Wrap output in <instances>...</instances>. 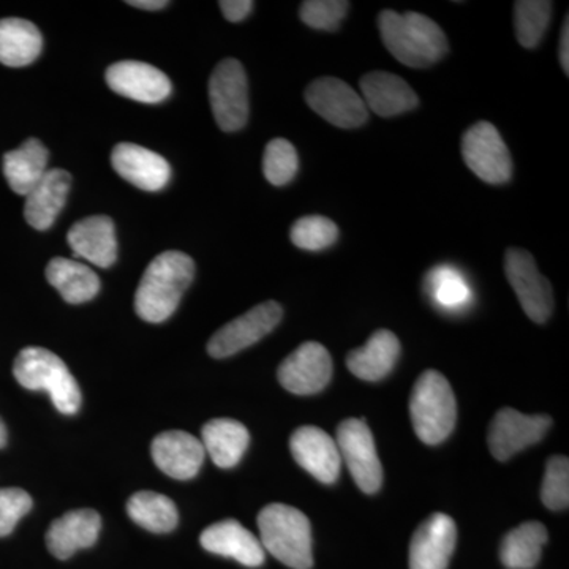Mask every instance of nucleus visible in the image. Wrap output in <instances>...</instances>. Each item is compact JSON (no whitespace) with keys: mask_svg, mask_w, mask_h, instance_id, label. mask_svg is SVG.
Masks as SVG:
<instances>
[{"mask_svg":"<svg viewBox=\"0 0 569 569\" xmlns=\"http://www.w3.org/2000/svg\"><path fill=\"white\" fill-rule=\"evenodd\" d=\"M7 438H9V433H7V427L3 425L2 419H0V449L6 448Z\"/></svg>","mask_w":569,"mask_h":569,"instance_id":"nucleus-41","label":"nucleus"},{"mask_svg":"<svg viewBox=\"0 0 569 569\" xmlns=\"http://www.w3.org/2000/svg\"><path fill=\"white\" fill-rule=\"evenodd\" d=\"M463 160L481 181L500 186L512 176V159L507 142L490 122L471 126L462 137Z\"/></svg>","mask_w":569,"mask_h":569,"instance_id":"nucleus-8","label":"nucleus"},{"mask_svg":"<svg viewBox=\"0 0 569 569\" xmlns=\"http://www.w3.org/2000/svg\"><path fill=\"white\" fill-rule=\"evenodd\" d=\"M116 173L146 192H159L171 178L170 163L159 153L133 142H121L111 153Z\"/></svg>","mask_w":569,"mask_h":569,"instance_id":"nucleus-17","label":"nucleus"},{"mask_svg":"<svg viewBox=\"0 0 569 569\" xmlns=\"http://www.w3.org/2000/svg\"><path fill=\"white\" fill-rule=\"evenodd\" d=\"M348 10L350 2L346 0H306L299 9V17L309 28L335 32L346 20Z\"/></svg>","mask_w":569,"mask_h":569,"instance_id":"nucleus-36","label":"nucleus"},{"mask_svg":"<svg viewBox=\"0 0 569 569\" xmlns=\"http://www.w3.org/2000/svg\"><path fill=\"white\" fill-rule=\"evenodd\" d=\"M204 451L220 468L238 466L250 443V433L244 425L234 419H212L203 427L201 437Z\"/></svg>","mask_w":569,"mask_h":569,"instance_id":"nucleus-26","label":"nucleus"},{"mask_svg":"<svg viewBox=\"0 0 569 569\" xmlns=\"http://www.w3.org/2000/svg\"><path fill=\"white\" fill-rule=\"evenodd\" d=\"M381 40L392 56L411 69H427L448 54L449 44L443 29L417 11L397 13L383 10L378 14Z\"/></svg>","mask_w":569,"mask_h":569,"instance_id":"nucleus-1","label":"nucleus"},{"mask_svg":"<svg viewBox=\"0 0 569 569\" xmlns=\"http://www.w3.org/2000/svg\"><path fill=\"white\" fill-rule=\"evenodd\" d=\"M47 279L69 305L91 301L100 291V279L96 272L67 258H52L47 268Z\"/></svg>","mask_w":569,"mask_h":569,"instance_id":"nucleus-28","label":"nucleus"},{"mask_svg":"<svg viewBox=\"0 0 569 569\" xmlns=\"http://www.w3.org/2000/svg\"><path fill=\"white\" fill-rule=\"evenodd\" d=\"M219 7L228 21L241 22L249 17L254 3L252 0H222V2H219Z\"/></svg>","mask_w":569,"mask_h":569,"instance_id":"nucleus-38","label":"nucleus"},{"mask_svg":"<svg viewBox=\"0 0 569 569\" xmlns=\"http://www.w3.org/2000/svg\"><path fill=\"white\" fill-rule=\"evenodd\" d=\"M108 86L127 99L141 103H160L171 93V81L162 70L138 61L114 63L107 70Z\"/></svg>","mask_w":569,"mask_h":569,"instance_id":"nucleus-16","label":"nucleus"},{"mask_svg":"<svg viewBox=\"0 0 569 569\" xmlns=\"http://www.w3.org/2000/svg\"><path fill=\"white\" fill-rule=\"evenodd\" d=\"M410 418L422 443H441L458 421V403L447 378L437 370L419 376L410 396Z\"/></svg>","mask_w":569,"mask_h":569,"instance_id":"nucleus-4","label":"nucleus"},{"mask_svg":"<svg viewBox=\"0 0 569 569\" xmlns=\"http://www.w3.org/2000/svg\"><path fill=\"white\" fill-rule=\"evenodd\" d=\"M127 512L134 523L152 533H168L178 526V508L173 500L151 490L134 493L127 503Z\"/></svg>","mask_w":569,"mask_h":569,"instance_id":"nucleus-30","label":"nucleus"},{"mask_svg":"<svg viewBox=\"0 0 569 569\" xmlns=\"http://www.w3.org/2000/svg\"><path fill=\"white\" fill-rule=\"evenodd\" d=\"M458 542V527L443 512H433L415 531L410 542V569H448Z\"/></svg>","mask_w":569,"mask_h":569,"instance_id":"nucleus-14","label":"nucleus"},{"mask_svg":"<svg viewBox=\"0 0 569 569\" xmlns=\"http://www.w3.org/2000/svg\"><path fill=\"white\" fill-rule=\"evenodd\" d=\"M282 317L283 309L279 302L266 301L263 305L253 307L244 316L224 325L211 337L208 353L216 359L239 353L274 331L276 326L282 321Z\"/></svg>","mask_w":569,"mask_h":569,"instance_id":"nucleus-11","label":"nucleus"},{"mask_svg":"<svg viewBox=\"0 0 569 569\" xmlns=\"http://www.w3.org/2000/svg\"><path fill=\"white\" fill-rule=\"evenodd\" d=\"M306 102L325 121L339 129H358L369 119L362 97L339 78L325 77L310 82Z\"/></svg>","mask_w":569,"mask_h":569,"instance_id":"nucleus-10","label":"nucleus"},{"mask_svg":"<svg viewBox=\"0 0 569 569\" xmlns=\"http://www.w3.org/2000/svg\"><path fill=\"white\" fill-rule=\"evenodd\" d=\"M204 447L201 440L182 432L160 433L152 441V459L164 475L174 479H192L197 477L204 462Z\"/></svg>","mask_w":569,"mask_h":569,"instance_id":"nucleus-18","label":"nucleus"},{"mask_svg":"<svg viewBox=\"0 0 569 569\" xmlns=\"http://www.w3.org/2000/svg\"><path fill=\"white\" fill-rule=\"evenodd\" d=\"M291 455L296 462L323 485L337 481L342 467L335 438L316 426H302L291 436Z\"/></svg>","mask_w":569,"mask_h":569,"instance_id":"nucleus-15","label":"nucleus"},{"mask_svg":"<svg viewBox=\"0 0 569 569\" xmlns=\"http://www.w3.org/2000/svg\"><path fill=\"white\" fill-rule=\"evenodd\" d=\"M67 241L74 254L99 268H110L118 258L114 222L110 217L93 216L70 228Z\"/></svg>","mask_w":569,"mask_h":569,"instance_id":"nucleus-22","label":"nucleus"},{"mask_svg":"<svg viewBox=\"0 0 569 569\" xmlns=\"http://www.w3.org/2000/svg\"><path fill=\"white\" fill-rule=\"evenodd\" d=\"M290 236L291 242L298 249L320 252L336 244L339 239V228L328 217L307 216L296 220Z\"/></svg>","mask_w":569,"mask_h":569,"instance_id":"nucleus-33","label":"nucleus"},{"mask_svg":"<svg viewBox=\"0 0 569 569\" xmlns=\"http://www.w3.org/2000/svg\"><path fill=\"white\" fill-rule=\"evenodd\" d=\"M71 176L61 168L44 173L41 181L26 194L24 217L36 230L44 231L52 227L67 203Z\"/></svg>","mask_w":569,"mask_h":569,"instance_id":"nucleus-23","label":"nucleus"},{"mask_svg":"<svg viewBox=\"0 0 569 569\" xmlns=\"http://www.w3.org/2000/svg\"><path fill=\"white\" fill-rule=\"evenodd\" d=\"M209 102L217 126L223 132H238L249 119V82L244 67L236 59H224L209 80Z\"/></svg>","mask_w":569,"mask_h":569,"instance_id":"nucleus-6","label":"nucleus"},{"mask_svg":"<svg viewBox=\"0 0 569 569\" xmlns=\"http://www.w3.org/2000/svg\"><path fill=\"white\" fill-rule=\"evenodd\" d=\"M560 66L563 69L565 74H569V17L565 18L563 28L560 33V47H559Z\"/></svg>","mask_w":569,"mask_h":569,"instance_id":"nucleus-39","label":"nucleus"},{"mask_svg":"<svg viewBox=\"0 0 569 569\" xmlns=\"http://www.w3.org/2000/svg\"><path fill=\"white\" fill-rule=\"evenodd\" d=\"M277 377L280 385L293 395H317L331 381V355L321 343H302L287 359H283Z\"/></svg>","mask_w":569,"mask_h":569,"instance_id":"nucleus-13","label":"nucleus"},{"mask_svg":"<svg viewBox=\"0 0 569 569\" xmlns=\"http://www.w3.org/2000/svg\"><path fill=\"white\" fill-rule=\"evenodd\" d=\"M299 170V157L295 146L283 138H276L266 146L263 171L269 183L276 187L293 181Z\"/></svg>","mask_w":569,"mask_h":569,"instance_id":"nucleus-34","label":"nucleus"},{"mask_svg":"<svg viewBox=\"0 0 569 569\" xmlns=\"http://www.w3.org/2000/svg\"><path fill=\"white\" fill-rule=\"evenodd\" d=\"M505 272L527 317L535 323H546L553 312L552 287L539 272L531 253L516 247L508 249L505 254Z\"/></svg>","mask_w":569,"mask_h":569,"instance_id":"nucleus-9","label":"nucleus"},{"mask_svg":"<svg viewBox=\"0 0 569 569\" xmlns=\"http://www.w3.org/2000/svg\"><path fill=\"white\" fill-rule=\"evenodd\" d=\"M200 541L208 552L234 559L244 567L257 568L264 563L266 552L260 539L238 520L228 519L213 523L201 533Z\"/></svg>","mask_w":569,"mask_h":569,"instance_id":"nucleus-20","label":"nucleus"},{"mask_svg":"<svg viewBox=\"0 0 569 569\" xmlns=\"http://www.w3.org/2000/svg\"><path fill=\"white\" fill-rule=\"evenodd\" d=\"M552 426V419L548 415L520 413L512 408H503L497 411L489 426L488 443L493 458L505 462L512 456L533 447L545 438Z\"/></svg>","mask_w":569,"mask_h":569,"instance_id":"nucleus-12","label":"nucleus"},{"mask_svg":"<svg viewBox=\"0 0 569 569\" xmlns=\"http://www.w3.org/2000/svg\"><path fill=\"white\" fill-rule=\"evenodd\" d=\"M193 276L194 263L189 254L170 250L153 258L134 296L138 317L148 323L168 320L178 309Z\"/></svg>","mask_w":569,"mask_h":569,"instance_id":"nucleus-2","label":"nucleus"},{"mask_svg":"<svg viewBox=\"0 0 569 569\" xmlns=\"http://www.w3.org/2000/svg\"><path fill=\"white\" fill-rule=\"evenodd\" d=\"M548 538V530L541 522L522 523L501 541V563L509 569H533L541 560Z\"/></svg>","mask_w":569,"mask_h":569,"instance_id":"nucleus-29","label":"nucleus"},{"mask_svg":"<svg viewBox=\"0 0 569 569\" xmlns=\"http://www.w3.org/2000/svg\"><path fill=\"white\" fill-rule=\"evenodd\" d=\"M13 376L22 388L50 392L52 403L63 415L81 407V391L69 367L47 348L28 347L14 359Z\"/></svg>","mask_w":569,"mask_h":569,"instance_id":"nucleus-5","label":"nucleus"},{"mask_svg":"<svg viewBox=\"0 0 569 569\" xmlns=\"http://www.w3.org/2000/svg\"><path fill=\"white\" fill-rule=\"evenodd\" d=\"M102 518L92 509H78L63 515L51 523L47 546L52 556L67 560L77 550L92 548L99 539Z\"/></svg>","mask_w":569,"mask_h":569,"instance_id":"nucleus-21","label":"nucleus"},{"mask_svg":"<svg viewBox=\"0 0 569 569\" xmlns=\"http://www.w3.org/2000/svg\"><path fill=\"white\" fill-rule=\"evenodd\" d=\"M336 443L356 486L365 493H377L383 485V468L369 426L362 419H346L337 429Z\"/></svg>","mask_w":569,"mask_h":569,"instance_id":"nucleus-7","label":"nucleus"},{"mask_svg":"<svg viewBox=\"0 0 569 569\" xmlns=\"http://www.w3.org/2000/svg\"><path fill=\"white\" fill-rule=\"evenodd\" d=\"M359 86L367 110H372L380 118H395L419 104L417 92L410 84L389 71H370L361 78Z\"/></svg>","mask_w":569,"mask_h":569,"instance_id":"nucleus-19","label":"nucleus"},{"mask_svg":"<svg viewBox=\"0 0 569 569\" xmlns=\"http://www.w3.org/2000/svg\"><path fill=\"white\" fill-rule=\"evenodd\" d=\"M541 500L552 511H563L569 507V460L565 456H553L546 463Z\"/></svg>","mask_w":569,"mask_h":569,"instance_id":"nucleus-35","label":"nucleus"},{"mask_svg":"<svg viewBox=\"0 0 569 569\" xmlns=\"http://www.w3.org/2000/svg\"><path fill=\"white\" fill-rule=\"evenodd\" d=\"M130 7H137V9L141 10H162L164 7L170 6V2L167 0H132V2H127Z\"/></svg>","mask_w":569,"mask_h":569,"instance_id":"nucleus-40","label":"nucleus"},{"mask_svg":"<svg viewBox=\"0 0 569 569\" xmlns=\"http://www.w3.org/2000/svg\"><path fill=\"white\" fill-rule=\"evenodd\" d=\"M43 39L31 21L22 18L0 20V62L7 67H26L39 58Z\"/></svg>","mask_w":569,"mask_h":569,"instance_id":"nucleus-27","label":"nucleus"},{"mask_svg":"<svg viewBox=\"0 0 569 569\" xmlns=\"http://www.w3.org/2000/svg\"><path fill=\"white\" fill-rule=\"evenodd\" d=\"M552 17V2L518 0L515 3V28L520 47L535 50L548 31Z\"/></svg>","mask_w":569,"mask_h":569,"instance_id":"nucleus-32","label":"nucleus"},{"mask_svg":"<svg viewBox=\"0 0 569 569\" xmlns=\"http://www.w3.org/2000/svg\"><path fill=\"white\" fill-rule=\"evenodd\" d=\"M32 497L20 488L0 489V538L9 537L32 509Z\"/></svg>","mask_w":569,"mask_h":569,"instance_id":"nucleus-37","label":"nucleus"},{"mask_svg":"<svg viewBox=\"0 0 569 569\" xmlns=\"http://www.w3.org/2000/svg\"><path fill=\"white\" fill-rule=\"evenodd\" d=\"M260 542L264 552L293 569L313 567L312 527L305 512L283 503H272L258 515Z\"/></svg>","mask_w":569,"mask_h":569,"instance_id":"nucleus-3","label":"nucleus"},{"mask_svg":"<svg viewBox=\"0 0 569 569\" xmlns=\"http://www.w3.org/2000/svg\"><path fill=\"white\" fill-rule=\"evenodd\" d=\"M400 356V342L395 332L380 329L373 332L365 347L347 356V367L365 381H380L392 372Z\"/></svg>","mask_w":569,"mask_h":569,"instance_id":"nucleus-24","label":"nucleus"},{"mask_svg":"<svg viewBox=\"0 0 569 569\" xmlns=\"http://www.w3.org/2000/svg\"><path fill=\"white\" fill-rule=\"evenodd\" d=\"M426 287L437 307L448 312H460L473 298L463 276L451 266H438L430 271Z\"/></svg>","mask_w":569,"mask_h":569,"instance_id":"nucleus-31","label":"nucleus"},{"mask_svg":"<svg viewBox=\"0 0 569 569\" xmlns=\"http://www.w3.org/2000/svg\"><path fill=\"white\" fill-rule=\"evenodd\" d=\"M48 149L43 142L31 138L20 148L3 156V176L14 193L26 197L47 173Z\"/></svg>","mask_w":569,"mask_h":569,"instance_id":"nucleus-25","label":"nucleus"}]
</instances>
